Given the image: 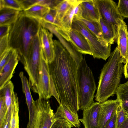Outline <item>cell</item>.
<instances>
[{"label": "cell", "mask_w": 128, "mask_h": 128, "mask_svg": "<svg viewBox=\"0 0 128 128\" xmlns=\"http://www.w3.org/2000/svg\"><path fill=\"white\" fill-rule=\"evenodd\" d=\"M55 57L49 64L50 80L58 95L61 104L78 114V66L70 53L58 40H54Z\"/></svg>", "instance_id": "obj_1"}, {"label": "cell", "mask_w": 128, "mask_h": 128, "mask_svg": "<svg viewBox=\"0 0 128 128\" xmlns=\"http://www.w3.org/2000/svg\"><path fill=\"white\" fill-rule=\"evenodd\" d=\"M41 26L39 20L26 15L22 11L10 26L9 46L17 50L22 63L27 59L30 46Z\"/></svg>", "instance_id": "obj_2"}, {"label": "cell", "mask_w": 128, "mask_h": 128, "mask_svg": "<svg viewBox=\"0 0 128 128\" xmlns=\"http://www.w3.org/2000/svg\"><path fill=\"white\" fill-rule=\"evenodd\" d=\"M123 59L117 46L111 53L108 62L104 65L100 75L95 100L104 102L116 94L123 72Z\"/></svg>", "instance_id": "obj_3"}, {"label": "cell", "mask_w": 128, "mask_h": 128, "mask_svg": "<svg viewBox=\"0 0 128 128\" xmlns=\"http://www.w3.org/2000/svg\"><path fill=\"white\" fill-rule=\"evenodd\" d=\"M78 108L84 111L94 102V95L96 89L93 74L84 58L78 67Z\"/></svg>", "instance_id": "obj_4"}, {"label": "cell", "mask_w": 128, "mask_h": 128, "mask_svg": "<svg viewBox=\"0 0 128 128\" xmlns=\"http://www.w3.org/2000/svg\"><path fill=\"white\" fill-rule=\"evenodd\" d=\"M43 54L38 33L32 42L26 60L23 63L29 77L30 88L36 93L39 81L41 59Z\"/></svg>", "instance_id": "obj_5"}, {"label": "cell", "mask_w": 128, "mask_h": 128, "mask_svg": "<svg viewBox=\"0 0 128 128\" xmlns=\"http://www.w3.org/2000/svg\"><path fill=\"white\" fill-rule=\"evenodd\" d=\"M72 29L82 34L87 40L92 52L94 58L105 60L110 56L111 46L104 39L100 38L89 30L80 20H73Z\"/></svg>", "instance_id": "obj_6"}, {"label": "cell", "mask_w": 128, "mask_h": 128, "mask_svg": "<svg viewBox=\"0 0 128 128\" xmlns=\"http://www.w3.org/2000/svg\"><path fill=\"white\" fill-rule=\"evenodd\" d=\"M35 104L34 128H50L56 120L48 100L39 98Z\"/></svg>", "instance_id": "obj_7"}, {"label": "cell", "mask_w": 128, "mask_h": 128, "mask_svg": "<svg viewBox=\"0 0 128 128\" xmlns=\"http://www.w3.org/2000/svg\"><path fill=\"white\" fill-rule=\"evenodd\" d=\"M97 8L100 18L103 20L117 33L116 20L123 19L118 14L117 5L112 0H94Z\"/></svg>", "instance_id": "obj_8"}, {"label": "cell", "mask_w": 128, "mask_h": 128, "mask_svg": "<svg viewBox=\"0 0 128 128\" xmlns=\"http://www.w3.org/2000/svg\"><path fill=\"white\" fill-rule=\"evenodd\" d=\"M59 34L65 39L70 42L77 50L83 54L92 55V52L87 40L80 32L72 29L69 30H63L56 26Z\"/></svg>", "instance_id": "obj_9"}, {"label": "cell", "mask_w": 128, "mask_h": 128, "mask_svg": "<svg viewBox=\"0 0 128 128\" xmlns=\"http://www.w3.org/2000/svg\"><path fill=\"white\" fill-rule=\"evenodd\" d=\"M50 81L49 64L45 60L43 54L41 59L39 81L37 92L39 98L48 100L52 96Z\"/></svg>", "instance_id": "obj_10"}, {"label": "cell", "mask_w": 128, "mask_h": 128, "mask_svg": "<svg viewBox=\"0 0 128 128\" xmlns=\"http://www.w3.org/2000/svg\"><path fill=\"white\" fill-rule=\"evenodd\" d=\"M38 35L44 57L48 63L50 64L53 61L55 57L53 34L41 26Z\"/></svg>", "instance_id": "obj_11"}, {"label": "cell", "mask_w": 128, "mask_h": 128, "mask_svg": "<svg viewBox=\"0 0 128 128\" xmlns=\"http://www.w3.org/2000/svg\"><path fill=\"white\" fill-rule=\"evenodd\" d=\"M121 106V102L117 98L100 103L98 114L100 128H104L107 123L118 111Z\"/></svg>", "instance_id": "obj_12"}, {"label": "cell", "mask_w": 128, "mask_h": 128, "mask_svg": "<svg viewBox=\"0 0 128 128\" xmlns=\"http://www.w3.org/2000/svg\"><path fill=\"white\" fill-rule=\"evenodd\" d=\"M118 30L116 41L120 56L124 63L128 60V26L123 19L118 18L116 20Z\"/></svg>", "instance_id": "obj_13"}, {"label": "cell", "mask_w": 128, "mask_h": 128, "mask_svg": "<svg viewBox=\"0 0 128 128\" xmlns=\"http://www.w3.org/2000/svg\"><path fill=\"white\" fill-rule=\"evenodd\" d=\"M40 22L42 27L54 34L58 38L62 44L70 53L78 67L84 58L83 54L78 52L72 43L65 39L59 34L57 30L56 26L42 20Z\"/></svg>", "instance_id": "obj_14"}, {"label": "cell", "mask_w": 128, "mask_h": 128, "mask_svg": "<svg viewBox=\"0 0 128 128\" xmlns=\"http://www.w3.org/2000/svg\"><path fill=\"white\" fill-rule=\"evenodd\" d=\"M20 59L16 50L10 60L0 70V89L10 81Z\"/></svg>", "instance_id": "obj_15"}, {"label": "cell", "mask_w": 128, "mask_h": 128, "mask_svg": "<svg viewBox=\"0 0 128 128\" xmlns=\"http://www.w3.org/2000/svg\"><path fill=\"white\" fill-rule=\"evenodd\" d=\"M19 76L22 83V91L25 94L26 103L29 113L28 123L32 124L34 120L36 114L35 101L32 97L30 91V87L27 78L23 72H21Z\"/></svg>", "instance_id": "obj_16"}, {"label": "cell", "mask_w": 128, "mask_h": 128, "mask_svg": "<svg viewBox=\"0 0 128 128\" xmlns=\"http://www.w3.org/2000/svg\"><path fill=\"white\" fill-rule=\"evenodd\" d=\"M100 103L94 102L89 108L83 111V117L79 119L84 128H100L98 114Z\"/></svg>", "instance_id": "obj_17"}, {"label": "cell", "mask_w": 128, "mask_h": 128, "mask_svg": "<svg viewBox=\"0 0 128 128\" xmlns=\"http://www.w3.org/2000/svg\"><path fill=\"white\" fill-rule=\"evenodd\" d=\"M80 4L82 12L81 18L88 20L100 21V15L94 0H82Z\"/></svg>", "instance_id": "obj_18"}, {"label": "cell", "mask_w": 128, "mask_h": 128, "mask_svg": "<svg viewBox=\"0 0 128 128\" xmlns=\"http://www.w3.org/2000/svg\"><path fill=\"white\" fill-rule=\"evenodd\" d=\"M54 116L56 120L62 119L66 120L72 127L80 128V127L78 114L71 112L61 104L58 107Z\"/></svg>", "instance_id": "obj_19"}, {"label": "cell", "mask_w": 128, "mask_h": 128, "mask_svg": "<svg viewBox=\"0 0 128 128\" xmlns=\"http://www.w3.org/2000/svg\"><path fill=\"white\" fill-rule=\"evenodd\" d=\"M20 11L4 8L0 9V26H10L16 20Z\"/></svg>", "instance_id": "obj_20"}, {"label": "cell", "mask_w": 128, "mask_h": 128, "mask_svg": "<svg viewBox=\"0 0 128 128\" xmlns=\"http://www.w3.org/2000/svg\"><path fill=\"white\" fill-rule=\"evenodd\" d=\"M50 9L43 5L36 4L22 11V12L26 15L40 21L49 12Z\"/></svg>", "instance_id": "obj_21"}, {"label": "cell", "mask_w": 128, "mask_h": 128, "mask_svg": "<svg viewBox=\"0 0 128 128\" xmlns=\"http://www.w3.org/2000/svg\"><path fill=\"white\" fill-rule=\"evenodd\" d=\"M117 98L121 102V107L128 116V81L120 84L116 91Z\"/></svg>", "instance_id": "obj_22"}, {"label": "cell", "mask_w": 128, "mask_h": 128, "mask_svg": "<svg viewBox=\"0 0 128 128\" xmlns=\"http://www.w3.org/2000/svg\"><path fill=\"white\" fill-rule=\"evenodd\" d=\"M99 22L101 27L104 40L111 45L113 44L116 40L117 33L101 18Z\"/></svg>", "instance_id": "obj_23"}, {"label": "cell", "mask_w": 128, "mask_h": 128, "mask_svg": "<svg viewBox=\"0 0 128 128\" xmlns=\"http://www.w3.org/2000/svg\"><path fill=\"white\" fill-rule=\"evenodd\" d=\"M80 0H75L71 7L62 18L60 28L66 30H69L72 29V24L74 17L75 8Z\"/></svg>", "instance_id": "obj_24"}, {"label": "cell", "mask_w": 128, "mask_h": 128, "mask_svg": "<svg viewBox=\"0 0 128 128\" xmlns=\"http://www.w3.org/2000/svg\"><path fill=\"white\" fill-rule=\"evenodd\" d=\"M98 37L104 39L101 27L99 22L88 20L82 18L78 20Z\"/></svg>", "instance_id": "obj_25"}, {"label": "cell", "mask_w": 128, "mask_h": 128, "mask_svg": "<svg viewBox=\"0 0 128 128\" xmlns=\"http://www.w3.org/2000/svg\"><path fill=\"white\" fill-rule=\"evenodd\" d=\"M75 0H64L60 2L56 8L58 19L61 23L66 14L71 7Z\"/></svg>", "instance_id": "obj_26"}, {"label": "cell", "mask_w": 128, "mask_h": 128, "mask_svg": "<svg viewBox=\"0 0 128 128\" xmlns=\"http://www.w3.org/2000/svg\"><path fill=\"white\" fill-rule=\"evenodd\" d=\"M19 108L18 98L14 101L12 105L10 128H19Z\"/></svg>", "instance_id": "obj_27"}, {"label": "cell", "mask_w": 128, "mask_h": 128, "mask_svg": "<svg viewBox=\"0 0 128 128\" xmlns=\"http://www.w3.org/2000/svg\"><path fill=\"white\" fill-rule=\"evenodd\" d=\"M41 20L58 27L60 28L61 27V23L58 19L56 11L55 8L50 9L49 12Z\"/></svg>", "instance_id": "obj_28"}, {"label": "cell", "mask_w": 128, "mask_h": 128, "mask_svg": "<svg viewBox=\"0 0 128 128\" xmlns=\"http://www.w3.org/2000/svg\"><path fill=\"white\" fill-rule=\"evenodd\" d=\"M4 8L24 10L18 0H0V9Z\"/></svg>", "instance_id": "obj_29"}, {"label": "cell", "mask_w": 128, "mask_h": 128, "mask_svg": "<svg viewBox=\"0 0 128 128\" xmlns=\"http://www.w3.org/2000/svg\"><path fill=\"white\" fill-rule=\"evenodd\" d=\"M8 109L5 98L3 96L0 98V128H2L6 119Z\"/></svg>", "instance_id": "obj_30"}, {"label": "cell", "mask_w": 128, "mask_h": 128, "mask_svg": "<svg viewBox=\"0 0 128 128\" xmlns=\"http://www.w3.org/2000/svg\"><path fill=\"white\" fill-rule=\"evenodd\" d=\"M117 10L118 14L123 18H128V0H119Z\"/></svg>", "instance_id": "obj_31"}, {"label": "cell", "mask_w": 128, "mask_h": 128, "mask_svg": "<svg viewBox=\"0 0 128 128\" xmlns=\"http://www.w3.org/2000/svg\"><path fill=\"white\" fill-rule=\"evenodd\" d=\"M16 50L10 47L0 55V70L10 60Z\"/></svg>", "instance_id": "obj_32"}, {"label": "cell", "mask_w": 128, "mask_h": 128, "mask_svg": "<svg viewBox=\"0 0 128 128\" xmlns=\"http://www.w3.org/2000/svg\"><path fill=\"white\" fill-rule=\"evenodd\" d=\"M127 116L124 111L120 106L117 112V128H119L125 120Z\"/></svg>", "instance_id": "obj_33"}, {"label": "cell", "mask_w": 128, "mask_h": 128, "mask_svg": "<svg viewBox=\"0 0 128 128\" xmlns=\"http://www.w3.org/2000/svg\"><path fill=\"white\" fill-rule=\"evenodd\" d=\"M72 126L66 120L62 119L56 120L50 128H72Z\"/></svg>", "instance_id": "obj_34"}, {"label": "cell", "mask_w": 128, "mask_h": 128, "mask_svg": "<svg viewBox=\"0 0 128 128\" xmlns=\"http://www.w3.org/2000/svg\"><path fill=\"white\" fill-rule=\"evenodd\" d=\"M10 47L8 34L0 38V55Z\"/></svg>", "instance_id": "obj_35"}, {"label": "cell", "mask_w": 128, "mask_h": 128, "mask_svg": "<svg viewBox=\"0 0 128 128\" xmlns=\"http://www.w3.org/2000/svg\"><path fill=\"white\" fill-rule=\"evenodd\" d=\"M118 111L114 114L112 118L108 122L104 128H117V118Z\"/></svg>", "instance_id": "obj_36"}, {"label": "cell", "mask_w": 128, "mask_h": 128, "mask_svg": "<svg viewBox=\"0 0 128 128\" xmlns=\"http://www.w3.org/2000/svg\"><path fill=\"white\" fill-rule=\"evenodd\" d=\"M81 1L82 0H80L75 7L73 20H78L82 18V12L80 4Z\"/></svg>", "instance_id": "obj_37"}, {"label": "cell", "mask_w": 128, "mask_h": 128, "mask_svg": "<svg viewBox=\"0 0 128 128\" xmlns=\"http://www.w3.org/2000/svg\"><path fill=\"white\" fill-rule=\"evenodd\" d=\"M10 26L8 25L0 26V38L9 34Z\"/></svg>", "instance_id": "obj_38"}, {"label": "cell", "mask_w": 128, "mask_h": 128, "mask_svg": "<svg viewBox=\"0 0 128 128\" xmlns=\"http://www.w3.org/2000/svg\"><path fill=\"white\" fill-rule=\"evenodd\" d=\"M123 73L126 79L128 78V60L124 67Z\"/></svg>", "instance_id": "obj_39"}, {"label": "cell", "mask_w": 128, "mask_h": 128, "mask_svg": "<svg viewBox=\"0 0 128 128\" xmlns=\"http://www.w3.org/2000/svg\"><path fill=\"white\" fill-rule=\"evenodd\" d=\"M119 128H128V116Z\"/></svg>", "instance_id": "obj_40"}]
</instances>
